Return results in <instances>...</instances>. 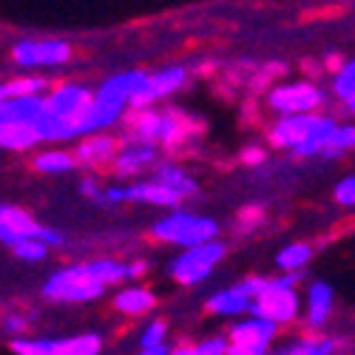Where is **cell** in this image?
<instances>
[{"label": "cell", "mask_w": 355, "mask_h": 355, "mask_svg": "<svg viewBox=\"0 0 355 355\" xmlns=\"http://www.w3.org/2000/svg\"><path fill=\"white\" fill-rule=\"evenodd\" d=\"M333 349H336L333 338H310V341H299L282 349L279 355H333Z\"/></svg>", "instance_id": "cell-29"}, {"label": "cell", "mask_w": 355, "mask_h": 355, "mask_svg": "<svg viewBox=\"0 0 355 355\" xmlns=\"http://www.w3.org/2000/svg\"><path fill=\"white\" fill-rule=\"evenodd\" d=\"M23 327H26L23 318H15V315H9V318H6V324H3V330H6V333H15V330L20 333Z\"/></svg>", "instance_id": "cell-42"}, {"label": "cell", "mask_w": 355, "mask_h": 355, "mask_svg": "<svg viewBox=\"0 0 355 355\" xmlns=\"http://www.w3.org/2000/svg\"><path fill=\"white\" fill-rule=\"evenodd\" d=\"M145 80H148L145 71H123V74H114V77H108V80L100 85L97 97L111 100V103L131 105V97L145 85Z\"/></svg>", "instance_id": "cell-13"}, {"label": "cell", "mask_w": 355, "mask_h": 355, "mask_svg": "<svg viewBox=\"0 0 355 355\" xmlns=\"http://www.w3.org/2000/svg\"><path fill=\"white\" fill-rule=\"evenodd\" d=\"M74 162H77V157H71L66 151H46V154L35 157V168L40 173H66L74 168Z\"/></svg>", "instance_id": "cell-26"}, {"label": "cell", "mask_w": 355, "mask_h": 355, "mask_svg": "<svg viewBox=\"0 0 355 355\" xmlns=\"http://www.w3.org/2000/svg\"><path fill=\"white\" fill-rule=\"evenodd\" d=\"M37 142H43L37 123L0 125V145H3L6 151H26V148H32V145H37Z\"/></svg>", "instance_id": "cell-18"}, {"label": "cell", "mask_w": 355, "mask_h": 355, "mask_svg": "<svg viewBox=\"0 0 355 355\" xmlns=\"http://www.w3.org/2000/svg\"><path fill=\"white\" fill-rule=\"evenodd\" d=\"M12 250H15V256L23 259V261H40V259H46L49 245L40 242V239H23V242H17Z\"/></svg>", "instance_id": "cell-33"}, {"label": "cell", "mask_w": 355, "mask_h": 355, "mask_svg": "<svg viewBox=\"0 0 355 355\" xmlns=\"http://www.w3.org/2000/svg\"><path fill=\"white\" fill-rule=\"evenodd\" d=\"M268 103L282 116L284 114H313V108L324 103V92L310 83H290V85L273 88L268 94Z\"/></svg>", "instance_id": "cell-8"}, {"label": "cell", "mask_w": 355, "mask_h": 355, "mask_svg": "<svg viewBox=\"0 0 355 355\" xmlns=\"http://www.w3.org/2000/svg\"><path fill=\"white\" fill-rule=\"evenodd\" d=\"M264 159H268V151L259 148V145H250V148H245V151H242V162L245 165H261Z\"/></svg>", "instance_id": "cell-38"}, {"label": "cell", "mask_w": 355, "mask_h": 355, "mask_svg": "<svg viewBox=\"0 0 355 355\" xmlns=\"http://www.w3.org/2000/svg\"><path fill=\"white\" fill-rule=\"evenodd\" d=\"M310 256H313V248H310V245L295 242V245H287V248L279 250L276 264H279L282 270H287V273H295V270H302L304 264L310 261Z\"/></svg>", "instance_id": "cell-24"}, {"label": "cell", "mask_w": 355, "mask_h": 355, "mask_svg": "<svg viewBox=\"0 0 355 355\" xmlns=\"http://www.w3.org/2000/svg\"><path fill=\"white\" fill-rule=\"evenodd\" d=\"M185 134H188V125H185V120H180V114H173V111L162 114V128H159V142L162 145H168V148L180 145L185 139Z\"/></svg>", "instance_id": "cell-27"}, {"label": "cell", "mask_w": 355, "mask_h": 355, "mask_svg": "<svg viewBox=\"0 0 355 355\" xmlns=\"http://www.w3.org/2000/svg\"><path fill=\"white\" fill-rule=\"evenodd\" d=\"M168 355H199L196 347H180V349H171Z\"/></svg>", "instance_id": "cell-44"}, {"label": "cell", "mask_w": 355, "mask_h": 355, "mask_svg": "<svg viewBox=\"0 0 355 355\" xmlns=\"http://www.w3.org/2000/svg\"><path fill=\"white\" fill-rule=\"evenodd\" d=\"M276 284V279H264V276H250V279H245V282H239L236 287H239L245 295H250V299H256V295H261V293H268L270 287Z\"/></svg>", "instance_id": "cell-34"}, {"label": "cell", "mask_w": 355, "mask_h": 355, "mask_svg": "<svg viewBox=\"0 0 355 355\" xmlns=\"http://www.w3.org/2000/svg\"><path fill=\"white\" fill-rule=\"evenodd\" d=\"M154 159H157V148L148 145V142H137V139H134L128 148H123V151L114 157V171L120 173V176L137 173V171H142L145 165H151Z\"/></svg>", "instance_id": "cell-16"}, {"label": "cell", "mask_w": 355, "mask_h": 355, "mask_svg": "<svg viewBox=\"0 0 355 355\" xmlns=\"http://www.w3.org/2000/svg\"><path fill=\"white\" fill-rule=\"evenodd\" d=\"M46 111V97L28 94V97H9L0 103V125L15 123H37Z\"/></svg>", "instance_id": "cell-12"}, {"label": "cell", "mask_w": 355, "mask_h": 355, "mask_svg": "<svg viewBox=\"0 0 355 355\" xmlns=\"http://www.w3.org/2000/svg\"><path fill=\"white\" fill-rule=\"evenodd\" d=\"M100 349H103V338L94 333L54 338V355H100Z\"/></svg>", "instance_id": "cell-23"}, {"label": "cell", "mask_w": 355, "mask_h": 355, "mask_svg": "<svg viewBox=\"0 0 355 355\" xmlns=\"http://www.w3.org/2000/svg\"><path fill=\"white\" fill-rule=\"evenodd\" d=\"M222 259H225V245L214 239V242H205L196 248H185L182 256H176L168 264V273L180 284H199L211 276V270Z\"/></svg>", "instance_id": "cell-5"}, {"label": "cell", "mask_w": 355, "mask_h": 355, "mask_svg": "<svg viewBox=\"0 0 355 355\" xmlns=\"http://www.w3.org/2000/svg\"><path fill=\"white\" fill-rule=\"evenodd\" d=\"M128 128H131V137H134L137 142L154 145V142H159L162 114H157V111H151V108H134L131 120H128Z\"/></svg>", "instance_id": "cell-19"}, {"label": "cell", "mask_w": 355, "mask_h": 355, "mask_svg": "<svg viewBox=\"0 0 355 355\" xmlns=\"http://www.w3.org/2000/svg\"><path fill=\"white\" fill-rule=\"evenodd\" d=\"M185 69L173 66V69H165V71H157V74H148L145 85L139 88V92L131 97V108H151L157 100L173 94L176 88L185 85Z\"/></svg>", "instance_id": "cell-9"}, {"label": "cell", "mask_w": 355, "mask_h": 355, "mask_svg": "<svg viewBox=\"0 0 355 355\" xmlns=\"http://www.w3.org/2000/svg\"><path fill=\"white\" fill-rule=\"evenodd\" d=\"M46 92V80L40 77H23L15 83H6L0 88V97L9 100V97H28V94H43Z\"/></svg>", "instance_id": "cell-28"}, {"label": "cell", "mask_w": 355, "mask_h": 355, "mask_svg": "<svg viewBox=\"0 0 355 355\" xmlns=\"http://www.w3.org/2000/svg\"><path fill=\"white\" fill-rule=\"evenodd\" d=\"M88 270H92L103 284H116L128 279V264H120L114 259H97V261H88Z\"/></svg>", "instance_id": "cell-25"}, {"label": "cell", "mask_w": 355, "mask_h": 355, "mask_svg": "<svg viewBox=\"0 0 355 355\" xmlns=\"http://www.w3.org/2000/svg\"><path fill=\"white\" fill-rule=\"evenodd\" d=\"M154 180H159V182H165L168 188H173L176 193H182V199L185 196H196L199 193V185L191 180V176L180 168V165H173V162H159L157 165V176Z\"/></svg>", "instance_id": "cell-22"}, {"label": "cell", "mask_w": 355, "mask_h": 355, "mask_svg": "<svg viewBox=\"0 0 355 355\" xmlns=\"http://www.w3.org/2000/svg\"><path fill=\"white\" fill-rule=\"evenodd\" d=\"M196 352L199 355H227L230 352V338L216 336V338H208V341H199Z\"/></svg>", "instance_id": "cell-36"}, {"label": "cell", "mask_w": 355, "mask_h": 355, "mask_svg": "<svg viewBox=\"0 0 355 355\" xmlns=\"http://www.w3.org/2000/svg\"><path fill=\"white\" fill-rule=\"evenodd\" d=\"M165 333H168L165 321H154V324H148V330H145V333H142V338H139V347H157V344H165Z\"/></svg>", "instance_id": "cell-35"}, {"label": "cell", "mask_w": 355, "mask_h": 355, "mask_svg": "<svg viewBox=\"0 0 355 355\" xmlns=\"http://www.w3.org/2000/svg\"><path fill=\"white\" fill-rule=\"evenodd\" d=\"M15 355H54V338H15L12 341Z\"/></svg>", "instance_id": "cell-30"}, {"label": "cell", "mask_w": 355, "mask_h": 355, "mask_svg": "<svg viewBox=\"0 0 355 355\" xmlns=\"http://www.w3.org/2000/svg\"><path fill=\"white\" fill-rule=\"evenodd\" d=\"M336 202L344 205V208H352L355 205V176H347L336 185Z\"/></svg>", "instance_id": "cell-37"}, {"label": "cell", "mask_w": 355, "mask_h": 355, "mask_svg": "<svg viewBox=\"0 0 355 355\" xmlns=\"http://www.w3.org/2000/svg\"><path fill=\"white\" fill-rule=\"evenodd\" d=\"M154 304H157V295L145 287H128L114 295V307L125 315H142L148 310H154Z\"/></svg>", "instance_id": "cell-21"}, {"label": "cell", "mask_w": 355, "mask_h": 355, "mask_svg": "<svg viewBox=\"0 0 355 355\" xmlns=\"http://www.w3.org/2000/svg\"><path fill=\"white\" fill-rule=\"evenodd\" d=\"M336 123L330 116L318 114H284L270 128V142L279 148H290L295 157H315L324 154L333 142Z\"/></svg>", "instance_id": "cell-1"}, {"label": "cell", "mask_w": 355, "mask_h": 355, "mask_svg": "<svg viewBox=\"0 0 355 355\" xmlns=\"http://www.w3.org/2000/svg\"><path fill=\"white\" fill-rule=\"evenodd\" d=\"M259 219H261V211H259V208H248V211L242 214V222H245V225H253V222H259Z\"/></svg>", "instance_id": "cell-43"}, {"label": "cell", "mask_w": 355, "mask_h": 355, "mask_svg": "<svg viewBox=\"0 0 355 355\" xmlns=\"http://www.w3.org/2000/svg\"><path fill=\"white\" fill-rule=\"evenodd\" d=\"M333 310V287L327 282H313L307 290V324L324 327Z\"/></svg>", "instance_id": "cell-17"}, {"label": "cell", "mask_w": 355, "mask_h": 355, "mask_svg": "<svg viewBox=\"0 0 355 355\" xmlns=\"http://www.w3.org/2000/svg\"><path fill=\"white\" fill-rule=\"evenodd\" d=\"M114 157H116V139L114 137H88L77 148V162H83V165L114 162Z\"/></svg>", "instance_id": "cell-20"}, {"label": "cell", "mask_w": 355, "mask_h": 355, "mask_svg": "<svg viewBox=\"0 0 355 355\" xmlns=\"http://www.w3.org/2000/svg\"><path fill=\"white\" fill-rule=\"evenodd\" d=\"M12 57L20 69L63 66L71 57V46L63 40H20L12 46Z\"/></svg>", "instance_id": "cell-7"}, {"label": "cell", "mask_w": 355, "mask_h": 355, "mask_svg": "<svg viewBox=\"0 0 355 355\" xmlns=\"http://www.w3.org/2000/svg\"><path fill=\"white\" fill-rule=\"evenodd\" d=\"M279 330V324L270 321V318H261V315H250L239 324H233L230 330V344H245V347H264L268 349V344L273 341Z\"/></svg>", "instance_id": "cell-11"}, {"label": "cell", "mask_w": 355, "mask_h": 355, "mask_svg": "<svg viewBox=\"0 0 355 355\" xmlns=\"http://www.w3.org/2000/svg\"><path fill=\"white\" fill-rule=\"evenodd\" d=\"M128 199L131 202H148V205H159V208H176L182 202V193H176L173 188H168L159 180L151 182H137L128 188Z\"/></svg>", "instance_id": "cell-14"}, {"label": "cell", "mask_w": 355, "mask_h": 355, "mask_svg": "<svg viewBox=\"0 0 355 355\" xmlns=\"http://www.w3.org/2000/svg\"><path fill=\"white\" fill-rule=\"evenodd\" d=\"M219 233V225L208 216H193L185 211H176L154 225V236L162 242L180 245V248H196L205 242H214Z\"/></svg>", "instance_id": "cell-3"}, {"label": "cell", "mask_w": 355, "mask_h": 355, "mask_svg": "<svg viewBox=\"0 0 355 355\" xmlns=\"http://www.w3.org/2000/svg\"><path fill=\"white\" fill-rule=\"evenodd\" d=\"M299 270L295 273H284L282 279H276V284L253 299L250 315H261L270 318L276 324H290L295 315H299V295H295V282H299Z\"/></svg>", "instance_id": "cell-4"}, {"label": "cell", "mask_w": 355, "mask_h": 355, "mask_svg": "<svg viewBox=\"0 0 355 355\" xmlns=\"http://www.w3.org/2000/svg\"><path fill=\"white\" fill-rule=\"evenodd\" d=\"M23 239H40L51 248V245H60L63 236L46 225H37L26 211L15 208V205H3V208H0V242L15 248Z\"/></svg>", "instance_id": "cell-6"}, {"label": "cell", "mask_w": 355, "mask_h": 355, "mask_svg": "<svg viewBox=\"0 0 355 355\" xmlns=\"http://www.w3.org/2000/svg\"><path fill=\"white\" fill-rule=\"evenodd\" d=\"M171 349L165 347V344H157V347H139V352L137 355H168Z\"/></svg>", "instance_id": "cell-41"}, {"label": "cell", "mask_w": 355, "mask_h": 355, "mask_svg": "<svg viewBox=\"0 0 355 355\" xmlns=\"http://www.w3.org/2000/svg\"><path fill=\"white\" fill-rule=\"evenodd\" d=\"M80 191H83V196H88L94 205H100V202H103V191H105V188H100L94 180H85V182L80 185Z\"/></svg>", "instance_id": "cell-39"}, {"label": "cell", "mask_w": 355, "mask_h": 355, "mask_svg": "<svg viewBox=\"0 0 355 355\" xmlns=\"http://www.w3.org/2000/svg\"><path fill=\"white\" fill-rule=\"evenodd\" d=\"M105 284L88 270V264H71L49 276L43 284V295L54 302H66V304H83V302H94L100 299Z\"/></svg>", "instance_id": "cell-2"}, {"label": "cell", "mask_w": 355, "mask_h": 355, "mask_svg": "<svg viewBox=\"0 0 355 355\" xmlns=\"http://www.w3.org/2000/svg\"><path fill=\"white\" fill-rule=\"evenodd\" d=\"M333 88H336V94L347 103L355 97V60L344 63L338 71H336V80H333Z\"/></svg>", "instance_id": "cell-31"}, {"label": "cell", "mask_w": 355, "mask_h": 355, "mask_svg": "<svg viewBox=\"0 0 355 355\" xmlns=\"http://www.w3.org/2000/svg\"><path fill=\"white\" fill-rule=\"evenodd\" d=\"M327 66H330V69H336V71H338V69H341V66H344V63H341V54H333V57H330V60H327Z\"/></svg>", "instance_id": "cell-45"}, {"label": "cell", "mask_w": 355, "mask_h": 355, "mask_svg": "<svg viewBox=\"0 0 355 355\" xmlns=\"http://www.w3.org/2000/svg\"><path fill=\"white\" fill-rule=\"evenodd\" d=\"M123 103H111V100H103L94 94L92 105H88L83 114H80V120H77V134L80 137H88V134H97L114 123H120V116H123Z\"/></svg>", "instance_id": "cell-10"}, {"label": "cell", "mask_w": 355, "mask_h": 355, "mask_svg": "<svg viewBox=\"0 0 355 355\" xmlns=\"http://www.w3.org/2000/svg\"><path fill=\"white\" fill-rule=\"evenodd\" d=\"M145 270H148V261H134V264H128V279H139V276H145Z\"/></svg>", "instance_id": "cell-40"}, {"label": "cell", "mask_w": 355, "mask_h": 355, "mask_svg": "<svg viewBox=\"0 0 355 355\" xmlns=\"http://www.w3.org/2000/svg\"><path fill=\"white\" fill-rule=\"evenodd\" d=\"M349 148H355V125H338L336 134H333V142L327 145V151H324V157H341L344 151H349Z\"/></svg>", "instance_id": "cell-32"}, {"label": "cell", "mask_w": 355, "mask_h": 355, "mask_svg": "<svg viewBox=\"0 0 355 355\" xmlns=\"http://www.w3.org/2000/svg\"><path fill=\"white\" fill-rule=\"evenodd\" d=\"M253 307V299L250 295H245L239 287H227V290H219L211 295V302H208V310L214 315H225V318H233V315H245L250 313Z\"/></svg>", "instance_id": "cell-15"}]
</instances>
